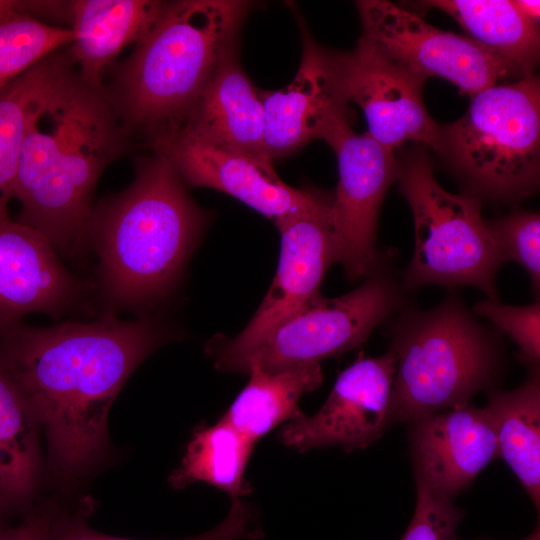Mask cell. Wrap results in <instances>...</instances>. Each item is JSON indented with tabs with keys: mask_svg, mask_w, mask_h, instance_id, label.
<instances>
[{
	"mask_svg": "<svg viewBox=\"0 0 540 540\" xmlns=\"http://www.w3.org/2000/svg\"><path fill=\"white\" fill-rule=\"evenodd\" d=\"M397 179L414 219V252L404 288L469 285L497 300L496 276L505 260L482 218L478 198L446 191L423 151L405 157Z\"/></svg>",
	"mask_w": 540,
	"mask_h": 540,
	"instance_id": "52a82bcc",
	"label": "cell"
},
{
	"mask_svg": "<svg viewBox=\"0 0 540 540\" xmlns=\"http://www.w3.org/2000/svg\"><path fill=\"white\" fill-rule=\"evenodd\" d=\"M250 379L223 417L254 443L279 424L296 417L301 396L319 388L323 373L319 363L278 372L258 368L248 371Z\"/></svg>",
	"mask_w": 540,
	"mask_h": 540,
	"instance_id": "7402d4cb",
	"label": "cell"
},
{
	"mask_svg": "<svg viewBox=\"0 0 540 540\" xmlns=\"http://www.w3.org/2000/svg\"><path fill=\"white\" fill-rule=\"evenodd\" d=\"M256 3L165 2L147 34L119 64L106 97L126 131L147 140L180 126L222 62L238 50Z\"/></svg>",
	"mask_w": 540,
	"mask_h": 540,
	"instance_id": "277c9868",
	"label": "cell"
},
{
	"mask_svg": "<svg viewBox=\"0 0 540 540\" xmlns=\"http://www.w3.org/2000/svg\"><path fill=\"white\" fill-rule=\"evenodd\" d=\"M471 189L494 200L535 192L540 171V84L532 74L471 97L458 120L440 126L436 150Z\"/></svg>",
	"mask_w": 540,
	"mask_h": 540,
	"instance_id": "8992f818",
	"label": "cell"
},
{
	"mask_svg": "<svg viewBox=\"0 0 540 540\" xmlns=\"http://www.w3.org/2000/svg\"><path fill=\"white\" fill-rule=\"evenodd\" d=\"M422 5L450 15L485 49L507 63L519 78L534 74L539 59L538 24L507 0H430Z\"/></svg>",
	"mask_w": 540,
	"mask_h": 540,
	"instance_id": "44dd1931",
	"label": "cell"
},
{
	"mask_svg": "<svg viewBox=\"0 0 540 540\" xmlns=\"http://www.w3.org/2000/svg\"><path fill=\"white\" fill-rule=\"evenodd\" d=\"M473 313L488 319L509 335L520 348V356L529 368H538L540 358V302L525 306L502 304L486 299L476 303Z\"/></svg>",
	"mask_w": 540,
	"mask_h": 540,
	"instance_id": "f1b7e54d",
	"label": "cell"
},
{
	"mask_svg": "<svg viewBox=\"0 0 540 540\" xmlns=\"http://www.w3.org/2000/svg\"><path fill=\"white\" fill-rule=\"evenodd\" d=\"M322 139L338 160L339 181L331 203L337 262L345 276L356 281L368 277L379 265L375 246L378 215L387 190L398 178L400 162L393 150L367 132L355 133L351 118L338 120Z\"/></svg>",
	"mask_w": 540,
	"mask_h": 540,
	"instance_id": "8fae6325",
	"label": "cell"
},
{
	"mask_svg": "<svg viewBox=\"0 0 540 540\" xmlns=\"http://www.w3.org/2000/svg\"><path fill=\"white\" fill-rule=\"evenodd\" d=\"M403 304L400 286L378 267L356 289L337 298L322 295L283 322L231 372H278L320 361L364 343L373 329Z\"/></svg>",
	"mask_w": 540,
	"mask_h": 540,
	"instance_id": "ba28073f",
	"label": "cell"
},
{
	"mask_svg": "<svg viewBox=\"0 0 540 540\" xmlns=\"http://www.w3.org/2000/svg\"><path fill=\"white\" fill-rule=\"evenodd\" d=\"M487 411L499 458L514 472L533 504L540 506V376L530 368L527 380L513 390L488 392Z\"/></svg>",
	"mask_w": 540,
	"mask_h": 540,
	"instance_id": "ffe728a7",
	"label": "cell"
},
{
	"mask_svg": "<svg viewBox=\"0 0 540 540\" xmlns=\"http://www.w3.org/2000/svg\"><path fill=\"white\" fill-rule=\"evenodd\" d=\"M207 221L164 155L137 158L132 183L99 201L89 223L103 314L140 311L166 297Z\"/></svg>",
	"mask_w": 540,
	"mask_h": 540,
	"instance_id": "3957f363",
	"label": "cell"
},
{
	"mask_svg": "<svg viewBox=\"0 0 540 540\" xmlns=\"http://www.w3.org/2000/svg\"><path fill=\"white\" fill-rule=\"evenodd\" d=\"M275 224L281 234L279 264L261 305L238 335H218L206 344V352L219 371L231 372L283 322L319 297L326 271L337 262L331 207L290 214L276 219Z\"/></svg>",
	"mask_w": 540,
	"mask_h": 540,
	"instance_id": "9c48e42d",
	"label": "cell"
},
{
	"mask_svg": "<svg viewBox=\"0 0 540 540\" xmlns=\"http://www.w3.org/2000/svg\"><path fill=\"white\" fill-rule=\"evenodd\" d=\"M356 6L362 36L410 71L438 77L473 95L517 77L513 69L467 35L436 28L387 0H361Z\"/></svg>",
	"mask_w": 540,
	"mask_h": 540,
	"instance_id": "30bf717a",
	"label": "cell"
},
{
	"mask_svg": "<svg viewBox=\"0 0 540 540\" xmlns=\"http://www.w3.org/2000/svg\"><path fill=\"white\" fill-rule=\"evenodd\" d=\"M392 325L388 427L468 404L500 372V340L454 294L432 309H406Z\"/></svg>",
	"mask_w": 540,
	"mask_h": 540,
	"instance_id": "5b68a950",
	"label": "cell"
},
{
	"mask_svg": "<svg viewBox=\"0 0 540 540\" xmlns=\"http://www.w3.org/2000/svg\"><path fill=\"white\" fill-rule=\"evenodd\" d=\"M461 540V539H457ZM478 540H491V539H478ZM520 540H540V528L539 524L534 528V530L526 537L520 539Z\"/></svg>",
	"mask_w": 540,
	"mask_h": 540,
	"instance_id": "e575fe53",
	"label": "cell"
},
{
	"mask_svg": "<svg viewBox=\"0 0 540 540\" xmlns=\"http://www.w3.org/2000/svg\"><path fill=\"white\" fill-rule=\"evenodd\" d=\"M86 293L40 232L0 220V326L31 313L60 318L85 303Z\"/></svg>",
	"mask_w": 540,
	"mask_h": 540,
	"instance_id": "e0dca14e",
	"label": "cell"
},
{
	"mask_svg": "<svg viewBox=\"0 0 540 540\" xmlns=\"http://www.w3.org/2000/svg\"><path fill=\"white\" fill-rule=\"evenodd\" d=\"M69 50L36 98L23 140L15 221L40 232L65 258H83L93 192L105 167L128 148L104 88L86 82Z\"/></svg>",
	"mask_w": 540,
	"mask_h": 540,
	"instance_id": "7a4b0ae2",
	"label": "cell"
},
{
	"mask_svg": "<svg viewBox=\"0 0 540 540\" xmlns=\"http://www.w3.org/2000/svg\"><path fill=\"white\" fill-rule=\"evenodd\" d=\"M486 227L505 261H514L529 274L532 288H540V216L518 210L496 220H485Z\"/></svg>",
	"mask_w": 540,
	"mask_h": 540,
	"instance_id": "4316f807",
	"label": "cell"
},
{
	"mask_svg": "<svg viewBox=\"0 0 540 540\" xmlns=\"http://www.w3.org/2000/svg\"><path fill=\"white\" fill-rule=\"evenodd\" d=\"M395 371L391 350L379 357L359 356L339 374L319 411L300 412L288 421L280 441L299 452L334 445L352 452L375 443L389 428Z\"/></svg>",
	"mask_w": 540,
	"mask_h": 540,
	"instance_id": "5bb4252c",
	"label": "cell"
},
{
	"mask_svg": "<svg viewBox=\"0 0 540 540\" xmlns=\"http://www.w3.org/2000/svg\"><path fill=\"white\" fill-rule=\"evenodd\" d=\"M303 50L293 81L283 89L262 91L265 152L273 160L323 138L340 119L351 118L331 51L320 46L298 18Z\"/></svg>",
	"mask_w": 540,
	"mask_h": 540,
	"instance_id": "9a60e30c",
	"label": "cell"
},
{
	"mask_svg": "<svg viewBox=\"0 0 540 540\" xmlns=\"http://www.w3.org/2000/svg\"><path fill=\"white\" fill-rule=\"evenodd\" d=\"M331 55L347 100L363 110L367 133L374 140L391 150L409 141L437 150L440 126L423 102L426 78L397 63L364 36L352 51H331Z\"/></svg>",
	"mask_w": 540,
	"mask_h": 540,
	"instance_id": "4fadbf2b",
	"label": "cell"
},
{
	"mask_svg": "<svg viewBox=\"0 0 540 540\" xmlns=\"http://www.w3.org/2000/svg\"><path fill=\"white\" fill-rule=\"evenodd\" d=\"M61 49L45 57L0 93V220L9 218L23 140L34 102L49 81Z\"/></svg>",
	"mask_w": 540,
	"mask_h": 540,
	"instance_id": "d4e9b609",
	"label": "cell"
},
{
	"mask_svg": "<svg viewBox=\"0 0 540 540\" xmlns=\"http://www.w3.org/2000/svg\"><path fill=\"white\" fill-rule=\"evenodd\" d=\"M148 143L171 162L186 185L224 192L274 221L331 207L332 201L287 185L268 156L216 144L180 128L160 133Z\"/></svg>",
	"mask_w": 540,
	"mask_h": 540,
	"instance_id": "7c38bea8",
	"label": "cell"
},
{
	"mask_svg": "<svg viewBox=\"0 0 540 540\" xmlns=\"http://www.w3.org/2000/svg\"><path fill=\"white\" fill-rule=\"evenodd\" d=\"M254 444L223 419L199 428L169 482L175 489L206 482L238 500L251 491L244 473Z\"/></svg>",
	"mask_w": 540,
	"mask_h": 540,
	"instance_id": "cb8c5ba5",
	"label": "cell"
},
{
	"mask_svg": "<svg viewBox=\"0 0 540 540\" xmlns=\"http://www.w3.org/2000/svg\"><path fill=\"white\" fill-rule=\"evenodd\" d=\"M416 483L414 514L400 540H457V527L465 513L453 499L424 483Z\"/></svg>",
	"mask_w": 540,
	"mask_h": 540,
	"instance_id": "f546056e",
	"label": "cell"
},
{
	"mask_svg": "<svg viewBox=\"0 0 540 540\" xmlns=\"http://www.w3.org/2000/svg\"><path fill=\"white\" fill-rule=\"evenodd\" d=\"M164 4L149 0L69 1L73 40L68 50L81 77L104 88V69L125 47L147 34Z\"/></svg>",
	"mask_w": 540,
	"mask_h": 540,
	"instance_id": "d6986e66",
	"label": "cell"
},
{
	"mask_svg": "<svg viewBox=\"0 0 540 540\" xmlns=\"http://www.w3.org/2000/svg\"><path fill=\"white\" fill-rule=\"evenodd\" d=\"M512 3L527 20L539 24L540 2L538 0H513Z\"/></svg>",
	"mask_w": 540,
	"mask_h": 540,
	"instance_id": "d6a6232c",
	"label": "cell"
},
{
	"mask_svg": "<svg viewBox=\"0 0 540 540\" xmlns=\"http://www.w3.org/2000/svg\"><path fill=\"white\" fill-rule=\"evenodd\" d=\"M70 514L55 505L28 510L16 525L0 523V540H53Z\"/></svg>",
	"mask_w": 540,
	"mask_h": 540,
	"instance_id": "4dcf8cb0",
	"label": "cell"
},
{
	"mask_svg": "<svg viewBox=\"0 0 540 540\" xmlns=\"http://www.w3.org/2000/svg\"><path fill=\"white\" fill-rule=\"evenodd\" d=\"M63 13L68 15L67 2L0 0V21L19 16L38 19L39 16H54Z\"/></svg>",
	"mask_w": 540,
	"mask_h": 540,
	"instance_id": "1f68e13d",
	"label": "cell"
},
{
	"mask_svg": "<svg viewBox=\"0 0 540 540\" xmlns=\"http://www.w3.org/2000/svg\"><path fill=\"white\" fill-rule=\"evenodd\" d=\"M171 337L149 316L0 326V364L44 426L59 476L74 479L98 461L111 404L135 368Z\"/></svg>",
	"mask_w": 540,
	"mask_h": 540,
	"instance_id": "6da1fadb",
	"label": "cell"
},
{
	"mask_svg": "<svg viewBox=\"0 0 540 540\" xmlns=\"http://www.w3.org/2000/svg\"><path fill=\"white\" fill-rule=\"evenodd\" d=\"M263 537L254 511L240 499L233 500L227 517L212 530L182 540H257ZM53 540H131L100 533L86 523L84 510L73 513Z\"/></svg>",
	"mask_w": 540,
	"mask_h": 540,
	"instance_id": "83f0119b",
	"label": "cell"
},
{
	"mask_svg": "<svg viewBox=\"0 0 540 540\" xmlns=\"http://www.w3.org/2000/svg\"><path fill=\"white\" fill-rule=\"evenodd\" d=\"M415 481L453 499L499 458L492 421L470 403L408 423Z\"/></svg>",
	"mask_w": 540,
	"mask_h": 540,
	"instance_id": "2e32d148",
	"label": "cell"
},
{
	"mask_svg": "<svg viewBox=\"0 0 540 540\" xmlns=\"http://www.w3.org/2000/svg\"><path fill=\"white\" fill-rule=\"evenodd\" d=\"M11 511L5 500L0 496V523H5L7 514Z\"/></svg>",
	"mask_w": 540,
	"mask_h": 540,
	"instance_id": "836d02e7",
	"label": "cell"
},
{
	"mask_svg": "<svg viewBox=\"0 0 540 540\" xmlns=\"http://www.w3.org/2000/svg\"><path fill=\"white\" fill-rule=\"evenodd\" d=\"M72 40L70 28L52 26L30 16L0 21V93L39 61L69 46Z\"/></svg>",
	"mask_w": 540,
	"mask_h": 540,
	"instance_id": "484cf974",
	"label": "cell"
},
{
	"mask_svg": "<svg viewBox=\"0 0 540 540\" xmlns=\"http://www.w3.org/2000/svg\"><path fill=\"white\" fill-rule=\"evenodd\" d=\"M177 128L216 144L267 156L261 90L243 70L238 50L218 67Z\"/></svg>",
	"mask_w": 540,
	"mask_h": 540,
	"instance_id": "ac0fdd59",
	"label": "cell"
},
{
	"mask_svg": "<svg viewBox=\"0 0 540 540\" xmlns=\"http://www.w3.org/2000/svg\"><path fill=\"white\" fill-rule=\"evenodd\" d=\"M39 422L0 364V496L11 511L27 507L39 474Z\"/></svg>",
	"mask_w": 540,
	"mask_h": 540,
	"instance_id": "603a6c76",
	"label": "cell"
}]
</instances>
